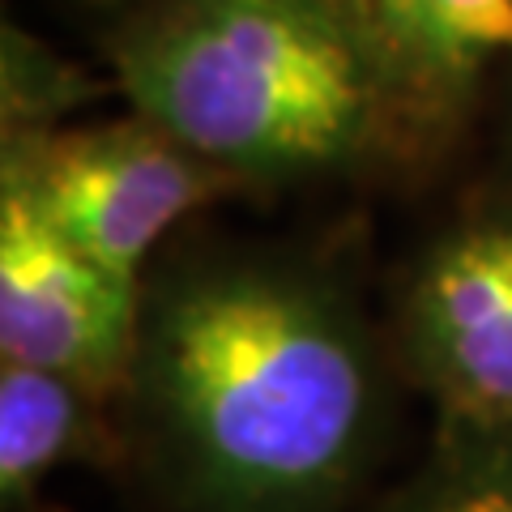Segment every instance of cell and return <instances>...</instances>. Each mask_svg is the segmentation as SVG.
Instances as JSON below:
<instances>
[{
  "instance_id": "cell-1",
  "label": "cell",
  "mask_w": 512,
  "mask_h": 512,
  "mask_svg": "<svg viewBox=\"0 0 512 512\" xmlns=\"http://www.w3.org/2000/svg\"><path fill=\"white\" fill-rule=\"evenodd\" d=\"M124 402L184 512H333L376 453L380 359L320 265L180 256L141 286Z\"/></svg>"
},
{
  "instance_id": "cell-2",
  "label": "cell",
  "mask_w": 512,
  "mask_h": 512,
  "mask_svg": "<svg viewBox=\"0 0 512 512\" xmlns=\"http://www.w3.org/2000/svg\"><path fill=\"white\" fill-rule=\"evenodd\" d=\"M111 69L137 116L239 184L402 146L376 60L333 0H141Z\"/></svg>"
},
{
  "instance_id": "cell-3",
  "label": "cell",
  "mask_w": 512,
  "mask_h": 512,
  "mask_svg": "<svg viewBox=\"0 0 512 512\" xmlns=\"http://www.w3.org/2000/svg\"><path fill=\"white\" fill-rule=\"evenodd\" d=\"M235 175L205 163L146 116L5 137L0 192L22 197L56 235L124 286H146L150 252Z\"/></svg>"
},
{
  "instance_id": "cell-4",
  "label": "cell",
  "mask_w": 512,
  "mask_h": 512,
  "mask_svg": "<svg viewBox=\"0 0 512 512\" xmlns=\"http://www.w3.org/2000/svg\"><path fill=\"white\" fill-rule=\"evenodd\" d=\"M397 333L440 431H512V205L461 222L419 256Z\"/></svg>"
},
{
  "instance_id": "cell-5",
  "label": "cell",
  "mask_w": 512,
  "mask_h": 512,
  "mask_svg": "<svg viewBox=\"0 0 512 512\" xmlns=\"http://www.w3.org/2000/svg\"><path fill=\"white\" fill-rule=\"evenodd\" d=\"M141 286H124L0 192V363L69 376L124 397L137 355Z\"/></svg>"
},
{
  "instance_id": "cell-6",
  "label": "cell",
  "mask_w": 512,
  "mask_h": 512,
  "mask_svg": "<svg viewBox=\"0 0 512 512\" xmlns=\"http://www.w3.org/2000/svg\"><path fill=\"white\" fill-rule=\"evenodd\" d=\"M367 43L402 141L453 133L470 103L512 64V0H333Z\"/></svg>"
},
{
  "instance_id": "cell-7",
  "label": "cell",
  "mask_w": 512,
  "mask_h": 512,
  "mask_svg": "<svg viewBox=\"0 0 512 512\" xmlns=\"http://www.w3.org/2000/svg\"><path fill=\"white\" fill-rule=\"evenodd\" d=\"M107 397L69 376L0 363V504L26 512L64 466H99L116 453Z\"/></svg>"
},
{
  "instance_id": "cell-8",
  "label": "cell",
  "mask_w": 512,
  "mask_h": 512,
  "mask_svg": "<svg viewBox=\"0 0 512 512\" xmlns=\"http://www.w3.org/2000/svg\"><path fill=\"white\" fill-rule=\"evenodd\" d=\"M393 512H512V431H440Z\"/></svg>"
},
{
  "instance_id": "cell-9",
  "label": "cell",
  "mask_w": 512,
  "mask_h": 512,
  "mask_svg": "<svg viewBox=\"0 0 512 512\" xmlns=\"http://www.w3.org/2000/svg\"><path fill=\"white\" fill-rule=\"evenodd\" d=\"M0 128L5 137H26V133H47V128H64V120L77 107H90L94 99L116 86L90 77L82 64L56 56L43 47L30 30L5 26V60H0Z\"/></svg>"
}]
</instances>
